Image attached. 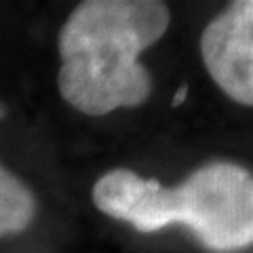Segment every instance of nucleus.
Instances as JSON below:
<instances>
[{"label": "nucleus", "mask_w": 253, "mask_h": 253, "mask_svg": "<svg viewBox=\"0 0 253 253\" xmlns=\"http://www.w3.org/2000/svg\"><path fill=\"white\" fill-rule=\"evenodd\" d=\"M211 81L232 101L253 108V0L228 4L201 36Z\"/></svg>", "instance_id": "obj_3"}, {"label": "nucleus", "mask_w": 253, "mask_h": 253, "mask_svg": "<svg viewBox=\"0 0 253 253\" xmlns=\"http://www.w3.org/2000/svg\"><path fill=\"white\" fill-rule=\"evenodd\" d=\"M2 114H4V108H2V106H0V118H2Z\"/></svg>", "instance_id": "obj_6"}, {"label": "nucleus", "mask_w": 253, "mask_h": 253, "mask_svg": "<svg viewBox=\"0 0 253 253\" xmlns=\"http://www.w3.org/2000/svg\"><path fill=\"white\" fill-rule=\"evenodd\" d=\"M169 6L158 0H86L72 9L57 36V89L86 116L137 108L152 81L139 55L165 36Z\"/></svg>", "instance_id": "obj_1"}, {"label": "nucleus", "mask_w": 253, "mask_h": 253, "mask_svg": "<svg viewBox=\"0 0 253 253\" xmlns=\"http://www.w3.org/2000/svg\"><path fill=\"white\" fill-rule=\"evenodd\" d=\"M38 203L19 175L0 163V239L26 232L34 221Z\"/></svg>", "instance_id": "obj_4"}, {"label": "nucleus", "mask_w": 253, "mask_h": 253, "mask_svg": "<svg viewBox=\"0 0 253 253\" xmlns=\"http://www.w3.org/2000/svg\"><path fill=\"white\" fill-rule=\"evenodd\" d=\"M184 97H186V86H181L179 89V95H175V99H173V104H181V101H184Z\"/></svg>", "instance_id": "obj_5"}, {"label": "nucleus", "mask_w": 253, "mask_h": 253, "mask_svg": "<svg viewBox=\"0 0 253 253\" xmlns=\"http://www.w3.org/2000/svg\"><path fill=\"white\" fill-rule=\"evenodd\" d=\"M93 203L139 232L184 224L213 251L253 245V173L236 163H209L177 188L114 169L95 181Z\"/></svg>", "instance_id": "obj_2"}]
</instances>
